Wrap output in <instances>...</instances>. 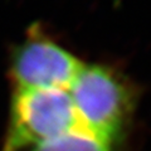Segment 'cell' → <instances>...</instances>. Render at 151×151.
<instances>
[{
    "label": "cell",
    "instance_id": "obj_1",
    "mask_svg": "<svg viewBox=\"0 0 151 151\" xmlns=\"http://www.w3.org/2000/svg\"><path fill=\"white\" fill-rule=\"evenodd\" d=\"M77 126L68 89H15L3 151H28Z\"/></svg>",
    "mask_w": 151,
    "mask_h": 151
},
{
    "label": "cell",
    "instance_id": "obj_2",
    "mask_svg": "<svg viewBox=\"0 0 151 151\" xmlns=\"http://www.w3.org/2000/svg\"><path fill=\"white\" fill-rule=\"evenodd\" d=\"M78 125L116 144L130 112V92L102 65H82L68 88Z\"/></svg>",
    "mask_w": 151,
    "mask_h": 151
},
{
    "label": "cell",
    "instance_id": "obj_3",
    "mask_svg": "<svg viewBox=\"0 0 151 151\" xmlns=\"http://www.w3.org/2000/svg\"><path fill=\"white\" fill-rule=\"evenodd\" d=\"M82 65L55 42L30 35L14 50L10 74L17 89H68Z\"/></svg>",
    "mask_w": 151,
    "mask_h": 151
},
{
    "label": "cell",
    "instance_id": "obj_4",
    "mask_svg": "<svg viewBox=\"0 0 151 151\" xmlns=\"http://www.w3.org/2000/svg\"><path fill=\"white\" fill-rule=\"evenodd\" d=\"M28 151H115V144L77 126Z\"/></svg>",
    "mask_w": 151,
    "mask_h": 151
}]
</instances>
